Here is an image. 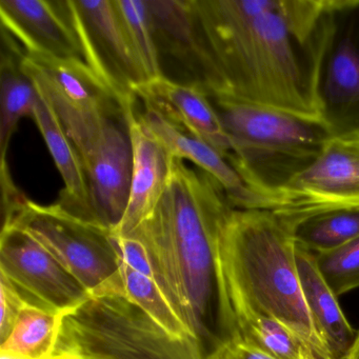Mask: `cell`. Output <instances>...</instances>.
Masks as SVG:
<instances>
[{
    "mask_svg": "<svg viewBox=\"0 0 359 359\" xmlns=\"http://www.w3.org/2000/svg\"><path fill=\"white\" fill-rule=\"evenodd\" d=\"M52 359H207L198 340L163 329L121 295L91 296L60 314Z\"/></svg>",
    "mask_w": 359,
    "mask_h": 359,
    "instance_id": "5b68a950",
    "label": "cell"
},
{
    "mask_svg": "<svg viewBox=\"0 0 359 359\" xmlns=\"http://www.w3.org/2000/svg\"><path fill=\"white\" fill-rule=\"evenodd\" d=\"M26 231L43 245L91 296H126L121 257L112 232L86 222L58 203L43 205L25 197L3 220Z\"/></svg>",
    "mask_w": 359,
    "mask_h": 359,
    "instance_id": "8992f818",
    "label": "cell"
},
{
    "mask_svg": "<svg viewBox=\"0 0 359 359\" xmlns=\"http://www.w3.org/2000/svg\"><path fill=\"white\" fill-rule=\"evenodd\" d=\"M27 302L9 279L0 273V339H7Z\"/></svg>",
    "mask_w": 359,
    "mask_h": 359,
    "instance_id": "4316f807",
    "label": "cell"
},
{
    "mask_svg": "<svg viewBox=\"0 0 359 359\" xmlns=\"http://www.w3.org/2000/svg\"><path fill=\"white\" fill-rule=\"evenodd\" d=\"M0 20L25 55L85 62L66 0H0Z\"/></svg>",
    "mask_w": 359,
    "mask_h": 359,
    "instance_id": "4fadbf2b",
    "label": "cell"
},
{
    "mask_svg": "<svg viewBox=\"0 0 359 359\" xmlns=\"http://www.w3.org/2000/svg\"><path fill=\"white\" fill-rule=\"evenodd\" d=\"M317 266L336 296L359 287V237L327 253L316 254Z\"/></svg>",
    "mask_w": 359,
    "mask_h": 359,
    "instance_id": "484cf974",
    "label": "cell"
},
{
    "mask_svg": "<svg viewBox=\"0 0 359 359\" xmlns=\"http://www.w3.org/2000/svg\"><path fill=\"white\" fill-rule=\"evenodd\" d=\"M121 270L126 294L131 302L137 304L172 335L180 338L192 337L154 278L140 274L130 268L123 259Z\"/></svg>",
    "mask_w": 359,
    "mask_h": 359,
    "instance_id": "cb8c5ba5",
    "label": "cell"
},
{
    "mask_svg": "<svg viewBox=\"0 0 359 359\" xmlns=\"http://www.w3.org/2000/svg\"><path fill=\"white\" fill-rule=\"evenodd\" d=\"M60 314L27 304L0 352L28 359H49L57 337Z\"/></svg>",
    "mask_w": 359,
    "mask_h": 359,
    "instance_id": "7402d4cb",
    "label": "cell"
},
{
    "mask_svg": "<svg viewBox=\"0 0 359 359\" xmlns=\"http://www.w3.org/2000/svg\"><path fill=\"white\" fill-rule=\"evenodd\" d=\"M358 134H359V132H358Z\"/></svg>",
    "mask_w": 359,
    "mask_h": 359,
    "instance_id": "d6a6232c",
    "label": "cell"
},
{
    "mask_svg": "<svg viewBox=\"0 0 359 359\" xmlns=\"http://www.w3.org/2000/svg\"><path fill=\"white\" fill-rule=\"evenodd\" d=\"M144 107L163 115L170 123L207 142L226 158L232 152L217 111L207 90L199 83H180L165 77L147 81L135 90Z\"/></svg>",
    "mask_w": 359,
    "mask_h": 359,
    "instance_id": "5bb4252c",
    "label": "cell"
},
{
    "mask_svg": "<svg viewBox=\"0 0 359 359\" xmlns=\"http://www.w3.org/2000/svg\"><path fill=\"white\" fill-rule=\"evenodd\" d=\"M128 39L149 81L163 76L159 49L155 41L144 0H114Z\"/></svg>",
    "mask_w": 359,
    "mask_h": 359,
    "instance_id": "d4e9b609",
    "label": "cell"
},
{
    "mask_svg": "<svg viewBox=\"0 0 359 359\" xmlns=\"http://www.w3.org/2000/svg\"><path fill=\"white\" fill-rule=\"evenodd\" d=\"M219 255L237 321L247 316L276 319L323 358L333 359L306 306L295 241L275 212L233 210L222 229Z\"/></svg>",
    "mask_w": 359,
    "mask_h": 359,
    "instance_id": "3957f363",
    "label": "cell"
},
{
    "mask_svg": "<svg viewBox=\"0 0 359 359\" xmlns=\"http://www.w3.org/2000/svg\"><path fill=\"white\" fill-rule=\"evenodd\" d=\"M66 6L86 65L126 110L135 107V90L149 79L114 0H66Z\"/></svg>",
    "mask_w": 359,
    "mask_h": 359,
    "instance_id": "9c48e42d",
    "label": "cell"
},
{
    "mask_svg": "<svg viewBox=\"0 0 359 359\" xmlns=\"http://www.w3.org/2000/svg\"><path fill=\"white\" fill-rule=\"evenodd\" d=\"M113 238L121 259L130 268L137 271L140 274L154 278L148 252L138 239L132 236H117V235H113Z\"/></svg>",
    "mask_w": 359,
    "mask_h": 359,
    "instance_id": "83f0119b",
    "label": "cell"
},
{
    "mask_svg": "<svg viewBox=\"0 0 359 359\" xmlns=\"http://www.w3.org/2000/svg\"><path fill=\"white\" fill-rule=\"evenodd\" d=\"M275 213L287 224L296 245L314 255L333 251L359 237V208Z\"/></svg>",
    "mask_w": 359,
    "mask_h": 359,
    "instance_id": "44dd1931",
    "label": "cell"
},
{
    "mask_svg": "<svg viewBox=\"0 0 359 359\" xmlns=\"http://www.w3.org/2000/svg\"><path fill=\"white\" fill-rule=\"evenodd\" d=\"M234 209L217 180L174 158L163 196L130 235L146 248L155 281L207 357L241 336L219 255Z\"/></svg>",
    "mask_w": 359,
    "mask_h": 359,
    "instance_id": "7a4b0ae2",
    "label": "cell"
},
{
    "mask_svg": "<svg viewBox=\"0 0 359 359\" xmlns=\"http://www.w3.org/2000/svg\"><path fill=\"white\" fill-rule=\"evenodd\" d=\"M3 33L8 50H3L0 62V173L10 172L7 155L12 136L24 117L33 118L41 97L36 86L22 70L24 53L18 52L15 41Z\"/></svg>",
    "mask_w": 359,
    "mask_h": 359,
    "instance_id": "ffe728a7",
    "label": "cell"
},
{
    "mask_svg": "<svg viewBox=\"0 0 359 359\" xmlns=\"http://www.w3.org/2000/svg\"><path fill=\"white\" fill-rule=\"evenodd\" d=\"M241 336L276 359H325L314 346L276 319L247 316L238 319Z\"/></svg>",
    "mask_w": 359,
    "mask_h": 359,
    "instance_id": "603a6c76",
    "label": "cell"
},
{
    "mask_svg": "<svg viewBox=\"0 0 359 359\" xmlns=\"http://www.w3.org/2000/svg\"><path fill=\"white\" fill-rule=\"evenodd\" d=\"M81 157L96 224L114 232L127 209L133 172L127 112L111 119Z\"/></svg>",
    "mask_w": 359,
    "mask_h": 359,
    "instance_id": "7c38bea8",
    "label": "cell"
},
{
    "mask_svg": "<svg viewBox=\"0 0 359 359\" xmlns=\"http://www.w3.org/2000/svg\"><path fill=\"white\" fill-rule=\"evenodd\" d=\"M207 359H276L243 336L224 344Z\"/></svg>",
    "mask_w": 359,
    "mask_h": 359,
    "instance_id": "f1b7e54d",
    "label": "cell"
},
{
    "mask_svg": "<svg viewBox=\"0 0 359 359\" xmlns=\"http://www.w3.org/2000/svg\"><path fill=\"white\" fill-rule=\"evenodd\" d=\"M211 100L232 147L226 159L250 190L276 211L283 193L333 135L316 117L228 97Z\"/></svg>",
    "mask_w": 359,
    "mask_h": 359,
    "instance_id": "277c9868",
    "label": "cell"
},
{
    "mask_svg": "<svg viewBox=\"0 0 359 359\" xmlns=\"http://www.w3.org/2000/svg\"><path fill=\"white\" fill-rule=\"evenodd\" d=\"M49 359H52V358H49Z\"/></svg>",
    "mask_w": 359,
    "mask_h": 359,
    "instance_id": "1f68e13d",
    "label": "cell"
},
{
    "mask_svg": "<svg viewBox=\"0 0 359 359\" xmlns=\"http://www.w3.org/2000/svg\"><path fill=\"white\" fill-rule=\"evenodd\" d=\"M296 262L302 291L313 323L333 359H346L357 332L344 316L317 266L314 254L296 245Z\"/></svg>",
    "mask_w": 359,
    "mask_h": 359,
    "instance_id": "ac0fdd59",
    "label": "cell"
},
{
    "mask_svg": "<svg viewBox=\"0 0 359 359\" xmlns=\"http://www.w3.org/2000/svg\"><path fill=\"white\" fill-rule=\"evenodd\" d=\"M22 67L81 156L111 119L129 111L83 62L24 54Z\"/></svg>",
    "mask_w": 359,
    "mask_h": 359,
    "instance_id": "ba28073f",
    "label": "cell"
},
{
    "mask_svg": "<svg viewBox=\"0 0 359 359\" xmlns=\"http://www.w3.org/2000/svg\"><path fill=\"white\" fill-rule=\"evenodd\" d=\"M0 359H28V358H25V357L18 356V355L9 354V353L1 352V356H0Z\"/></svg>",
    "mask_w": 359,
    "mask_h": 359,
    "instance_id": "4dcf8cb0",
    "label": "cell"
},
{
    "mask_svg": "<svg viewBox=\"0 0 359 359\" xmlns=\"http://www.w3.org/2000/svg\"><path fill=\"white\" fill-rule=\"evenodd\" d=\"M140 114L149 129L161 140L174 158L190 161L222 187L231 205L238 210H266L270 205L250 190L228 159L207 142L187 133L149 107Z\"/></svg>",
    "mask_w": 359,
    "mask_h": 359,
    "instance_id": "2e32d148",
    "label": "cell"
},
{
    "mask_svg": "<svg viewBox=\"0 0 359 359\" xmlns=\"http://www.w3.org/2000/svg\"><path fill=\"white\" fill-rule=\"evenodd\" d=\"M209 53L210 97L319 118L325 0H193Z\"/></svg>",
    "mask_w": 359,
    "mask_h": 359,
    "instance_id": "6da1fadb",
    "label": "cell"
},
{
    "mask_svg": "<svg viewBox=\"0 0 359 359\" xmlns=\"http://www.w3.org/2000/svg\"><path fill=\"white\" fill-rule=\"evenodd\" d=\"M339 208H359L358 133L333 136L317 161L290 184L274 212Z\"/></svg>",
    "mask_w": 359,
    "mask_h": 359,
    "instance_id": "8fae6325",
    "label": "cell"
},
{
    "mask_svg": "<svg viewBox=\"0 0 359 359\" xmlns=\"http://www.w3.org/2000/svg\"><path fill=\"white\" fill-rule=\"evenodd\" d=\"M0 273L27 304L54 314L71 310L91 297L43 245L18 226L1 229Z\"/></svg>",
    "mask_w": 359,
    "mask_h": 359,
    "instance_id": "30bf717a",
    "label": "cell"
},
{
    "mask_svg": "<svg viewBox=\"0 0 359 359\" xmlns=\"http://www.w3.org/2000/svg\"><path fill=\"white\" fill-rule=\"evenodd\" d=\"M346 359H359V332L357 333L354 344H353Z\"/></svg>",
    "mask_w": 359,
    "mask_h": 359,
    "instance_id": "f546056e",
    "label": "cell"
},
{
    "mask_svg": "<svg viewBox=\"0 0 359 359\" xmlns=\"http://www.w3.org/2000/svg\"><path fill=\"white\" fill-rule=\"evenodd\" d=\"M127 121L133 149V172L125 215L112 232L117 236H130L150 215L167 188L174 161L135 108L128 111Z\"/></svg>",
    "mask_w": 359,
    "mask_h": 359,
    "instance_id": "9a60e30c",
    "label": "cell"
},
{
    "mask_svg": "<svg viewBox=\"0 0 359 359\" xmlns=\"http://www.w3.org/2000/svg\"><path fill=\"white\" fill-rule=\"evenodd\" d=\"M32 119L43 135L64 180L65 187L56 203L72 215L96 224L81 155L55 113L41 95Z\"/></svg>",
    "mask_w": 359,
    "mask_h": 359,
    "instance_id": "d6986e66",
    "label": "cell"
},
{
    "mask_svg": "<svg viewBox=\"0 0 359 359\" xmlns=\"http://www.w3.org/2000/svg\"><path fill=\"white\" fill-rule=\"evenodd\" d=\"M159 52L184 62L205 90L212 79L209 53L195 13L193 0H144Z\"/></svg>",
    "mask_w": 359,
    "mask_h": 359,
    "instance_id": "e0dca14e",
    "label": "cell"
},
{
    "mask_svg": "<svg viewBox=\"0 0 359 359\" xmlns=\"http://www.w3.org/2000/svg\"><path fill=\"white\" fill-rule=\"evenodd\" d=\"M315 97L332 135L358 133L359 0H325Z\"/></svg>",
    "mask_w": 359,
    "mask_h": 359,
    "instance_id": "52a82bcc",
    "label": "cell"
}]
</instances>
